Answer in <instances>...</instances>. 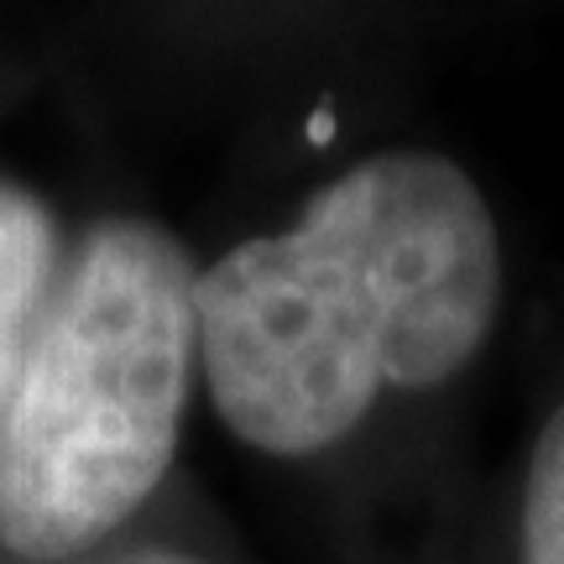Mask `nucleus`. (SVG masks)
<instances>
[{
	"label": "nucleus",
	"instance_id": "f257e3e1",
	"mask_svg": "<svg viewBox=\"0 0 564 564\" xmlns=\"http://www.w3.org/2000/svg\"><path fill=\"white\" fill-rule=\"evenodd\" d=\"M502 246L481 188L434 152H382L303 220L199 278V350L230 434L267 455L345 440L382 387H440L497 319Z\"/></svg>",
	"mask_w": 564,
	"mask_h": 564
},
{
	"label": "nucleus",
	"instance_id": "f03ea898",
	"mask_svg": "<svg viewBox=\"0 0 564 564\" xmlns=\"http://www.w3.org/2000/svg\"><path fill=\"white\" fill-rule=\"evenodd\" d=\"M199 345V272L162 225L105 220L26 345L0 423V544L58 560L162 481Z\"/></svg>",
	"mask_w": 564,
	"mask_h": 564
},
{
	"label": "nucleus",
	"instance_id": "7ed1b4c3",
	"mask_svg": "<svg viewBox=\"0 0 564 564\" xmlns=\"http://www.w3.org/2000/svg\"><path fill=\"white\" fill-rule=\"evenodd\" d=\"M53 272V220L42 199L0 183V403L26 361V335Z\"/></svg>",
	"mask_w": 564,
	"mask_h": 564
},
{
	"label": "nucleus",
	"instance_id": "20e7f679",
	"mask_svg": "<svg viewBox=\"0 0 564 564\" xmlns=\"http://www.w3.org/2000/svg\"><path fill=\"white\" fill-rule=\"evenodd\" d=\"M523 564H564V408L544 423L528 460Z\"/></svg>",
	"mask_w": 564,
	"mask_h": 564
},
{
	"label": "nucleus",
	"instance_id": "39448f33",
	"mask_svg": "<svg viewBox=\"0 0 564 564\" xmlns=\"http://www.w3.org/2000/svg\"><path fill=\"white\" fill-rule=\"evenodd\" d=\"M137 564H188V560H137Z\"/></svg>",
	"mask_w": 564,
	"mask_h": 564
}]
</instances>
